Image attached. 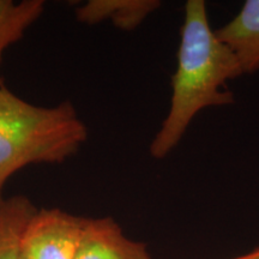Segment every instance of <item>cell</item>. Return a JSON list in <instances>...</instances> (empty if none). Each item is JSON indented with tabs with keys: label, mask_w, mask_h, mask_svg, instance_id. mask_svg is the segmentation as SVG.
Returning a JSON list of instances; mask_svg holds the SVG:
<instances>
[{
	"label": "cell",
	"mask_w": 259,
	"mask_h": 259,
	"mask_svg": "<svg viewBox=\"0 0 259 259\" xmlns=\"http://www.w3.org/2000/svg\"><path fill=\"white\" fill-rule=\"evenodd\" d=\"M160 6L157 0H90L76 9V18L88 25L111 21L114 27L131 31Z\"/></svg>",
	"instance_id": "obj_6"
},
{
	"label": "cell",
	"mask_w": 259,
	"mask_h": 259,
	"mask_svg": "<svg viewBox=\"0 0 259 259\" xmlns=\"http://www.w3.org/2000/svg\"><path fill=\"white\" fill-rule=\"evenodd\" d=\"M44 10L42 0H0V65L4 52L23 37Z\"/></svg>",
	"instance_id": "obj_8"
},
{
	"label": "cell",
	"mask_w": 259,
	"mask_h": 259,
	"mask_svg": "<svg viewBox=\"0 0 259 259\" xmlns=\"http://www.w3.org/2000/svg\"><path fill=\"white\" fill-rule=\"evenodd\" d=\"M232 259H259V247L254 248L253 251L248 252V253L239 255V257L232 258Z\"/></svg>",
	"instance_id": "obj_9"
},
{
	"label": "cell",
	"mask_w": 259,
	"mask_h": 259,
	"mask_svg": "<svg viewBox=\"0 0 259 259\" xmlns=\"http://www.w3.org/2000/svg\"><path fill=\"white\" fill-rule=\"evenodd\" d=\"M241 74L234 53L210 27L205 2H186L177 70L171 76L170 106L151 141V156L156 160L167 157L200 111L234 102L225 85Z\"/></svg>",
	"instance_id": "obj_1"
},
{
	"label": "cell",
	"mask_w": 259,
	"mask_h": 259,
	"mask_svg": "<svg viewBox=\"0 0 259 259\" xmlns=\"http://www.w3.org/2000/svg\"><path fill=\"white\" fill-rule=\"evenodd\" d=\"M36 209L25 196L0 199V259H22L19 239Z\"/></svg>",
	"instance_id": "obj_7"
},
{
	"label": "cell",
	"mask_w": 259,
	"mask_h": 259,
	"mask_svg": "<svg viewBox=\"0 0 259 259\" xmlns=\"http://www.w3.org/2000/svg\"><path fill=\"white\" fill-rule=\"evenodd\" d=\"M215 32L234 53L242 73L257 72L259 70V0H246L233 19Z\"/></svg>",
	"instance_id": "obj_5"
},
{
	"label": "cell",
	"mask_w": 259,
	"mask_h": 259,
	"mask_svg": "<svg viewBox=\"0 0 259 259\" xmlns=\"http://www.w3.org/2000/svg\"><path fill=\"white\" fill-rule=\"evenodd\" d=\"M87 221L58 208L36 209L19 239L22 259H76Z\"/></svg>",
	"instance_id": "obj_3"
},
{
	"label": "cell",
	"mask_w": 259,
	"mask_h": 259,
	"mask_svg": "<svg viewBox=\"0 0 259 259\" xmlns=\"http://www.w3.org/2000/svg\"><path fill=\"white\" fill-rule=\"evenodd\" d=\"M76 259H153L147 245L130 239L112 218L89 219Z\"/></svg>",
	"instance_id": "obj_4"
},
{
	"label": "cell",
	"mask_w": 259,
	"mask_h": 259,
	"mask_svg": "<svg viewBox=\"0 0 259 259\" xmlns=\"http://www.w3.org/2000/svg\"><path fill=\"white\" fill-rule=\"evenodd\" d=\"M88 139V128L70 101L40 107L0 82V199L10 178L35 163H60Z\"/></svg>",
	"instance_id": "obj_2"
}]
</instances>
